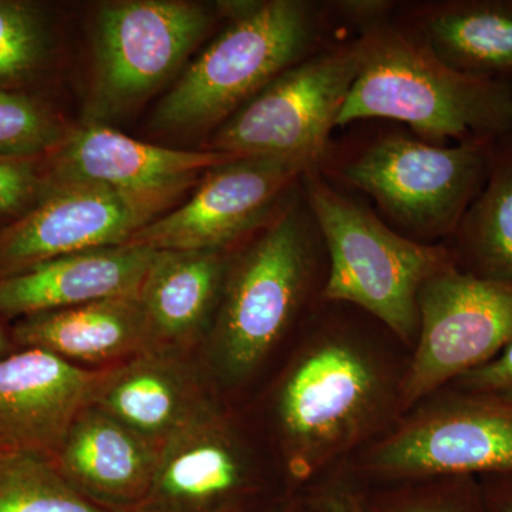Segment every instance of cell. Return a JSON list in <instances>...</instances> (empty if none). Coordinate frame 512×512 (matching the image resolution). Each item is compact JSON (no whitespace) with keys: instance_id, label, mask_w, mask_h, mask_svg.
<instances>
[{"instance_id":"7c38bea8","label":"cell","mask_w":512,"mask_h":512,"mask_svg":"<svg viewBox=\"0 0 512 512\" xmlns=\"http://www.w3.org/2000/svg\"><path fill=\"white\" fill-rule=\"evenodd\" d=\"M174 200L97 185L43 187L35 207L0 228V276L59 256L126 245Z\"/></svg>"},{"instance_id":"7a4b0ae2","label":"cell","mask_w":512,"mask_h":512,"mask_svg":"<svg viewBox=\"0 0 512 512\" xmlns=\"http://www.w3.org/2000/svg\"><path fill=\"white\" fill-rule=\"evenodd\" d=\"M217 9L228 25L157 104L151 127L158 133L220 127L275 77L325 47L323 3L234 0Z\"/></svg>"},{"instance_id":"ba28073f","label":"cell","mask_w":512,"mask_h":512,"mask_svg":"<svg viewBox=\"0 0 512 512\" xmlns=\"http://www.w3.org/2000/svg\"><path fill=\"white\" fill-rule=\"evenodd\" d=\"M201 3L117 0L103 3L94 25V76L87 124L126 116L163 86L212 23Z\"/></svg>"},{"instance_id":"5b68a950","label":"cell","mask_w":512,"mask_h":512,"mask_svg":"<svg viewBox=\"0 0 512 512\" xmlns=\"http://www.w3.org/2000/svg\"><path fill=\"white\" fill-rule=\"evenodd\" d=\"M392 399L382 365L360 340L342 332L312 339L276 389V430L289 474L308 480L362 443Z\"/></svg>"},{"instance_id":"277c9868","label":"cell","mask_w":512,"mask_h":512,"mask_svg":"<svg viewBox=\"0 0 512 512\" xmlns=\"http://www.w3.org/2000/svg\"><path fill=\"white\" fill-rule=\"evenodd\" d=\"M301 191L328 251L326 301L359 306L397 338L416 342L417 296L427 279L456 265L451 249L394 231L363 202L333 187L319 167L303 173Z\"/></svg>"},{"instance_id":"8992f818","label":"cell","mask_w":512,"mask_h":512,"mask_svg":"<svg viewBox=\"0 0 512 512\" xmlns=\"http://www.w3.org/2000/svg\"><path fill=\"white\" fill-rule=\"evenodd\" d=\"M494 144L437 146L384 134L346 161L340 174L413 239L426 242L456 232L487 181Z\"/></svg>"},{"instance_id":"603a6c76","label":"cell","mask_w":512,"mask_h":512,"mask_svg":"<svg viewBox=\"0 0 512 512\" xmlns=\"http://www.w3.org/2000/svg\"><path fill=\"white\" fill-rule=\"evenodd\" d=\"M0 512H111L67 483L52 460L32 454L0 456Z\"/></svg>"},{"instance_id":"e0dca14e","label":"cell","mask_w":512,"mask_h":512,"mask_svg":"<svg viewBox=\"0 0 512 512\" xmlns=\"http://www.w3.org/2000/svg\"><path fill=\"white\" fill-rule=\"evenodd\" d=\"M160 451L161 444L87 404L52 463L87 500L111 512H131L146 497Z\"/></svg>"},{"instance_id":"6da1fadb","label":"cell","mask_w":512,"mask_h":512,"mask_svg":"<svg viewBox=\"0 0 512 512\" xmlns=\"http://www.w3.org/2000/svg\"><path fill=\"white\" fill-rule=\"evenodd\" d=\"M360 69L338 127L359 120L407 124L437 146L494 144L512 134V84L456 72L392 16L359 29Z\"/></svg>"},{"instance_id":"4dcf8cb0","label":"cell","mask_w":512,"mask_h":512,"mask_svg":"<svg viewBox=\"0 0 512 512\" xmlns=\"http://www.w3.org/2000/svg\"><path fill=\"white\" fill-rule=\"evenodd\" d=\"M500 477V480L503 481L504 493H501L500 498L497 500V504H495V511L497 512H512V477Z\"/></svg>"},{"instance_id":"4316f807","label":"cell","mask_w":512,"mask_h":512,"mask_svg":"<svg viewBox=\"0 0 512 512\" xmlns=\"http://www.w3.org/2000/svg\"><path fill=\"white\" fill-rule=\"evenodd\" d=\"M453 384L457 389L512 400V343L487 365L471 370Z\"/></svg>"},{"instance_id":"2e32d148","label":"cell","mask_w":512,"mask_h":512,"mask_svg":"<svg viewBox=\"0 0 512 512\" xmlns=\"http://www.w3.org/2000/svg\"><path fill=\"white\" fill-rule=\"evenodd\" d=\"M214 402L188 353L148 349L100 370L89 404L163 446Z\"/></svg>"},{"instance_id":"9c48e42d","label":"cell","mask_w":512,"mask_h":512,"mask_svg":"<svg viewBox=\"0 0 512 512\" xmlns=\"http://www.w3.org/2000/svg\"><path fill=\"white\" fill-rule=\"evenodd\" d=\"M410 410L366 454L376 476L512 477V400L454 387Z\"/></svg>"},{"instance_id":"f546056e","label":"cell","mask_w":512,"mask_h":512,"mask_svg":"<svg viewBox=\"0 0 512 512\" xmlns=\"http://www.w3.org/2000/svg\"><path fill=\"white\" fill-rule=\"evenodd\" d=\"M319 512H353V510L348 498L343 495H330L320 505Z\"/></svg>"},{"instance_id":"ac0fdd59","label":"cell","mask_w":512,"mask_h":512,"mask_svg":"<svg viewBox=\"0 0 512 512\" xmlns=\"http://www.w3.org/2000/svg\"><path fill=\"white\" fill-rule=\"evenodd\" d=\"M156 252L126 244L59 256L0 276V318H26L137 292Z\"/></svg>"},{"instance_id":"7402d4cb","label":"cell","mask_w":512,"mask_h":512,"mask_svg":"<svg viewBox=\"0 0 512 512\" xmlns=\"http://www.w3.org/2000/svg\"><path fill=\"white\" fill-rule=\"evenodd\" d=\"M453 237L458 268L512 281V134L494 144L487 181Z\"/></svg>"},{"instance_id":"30bf717a","label":"cell","mask_w":512,"mask_h":512,"mask_svg":"<svg viewBox=\"0 0 512 512\" xmlns=\"http://www.w3.org/2000/svg\"><path fill=\"white\" fill-rule=\"evenodd\" d=\"M419 335L397 389L414 406L487 365L512 343V281L480 278L457 264L431 276L417 296Z\"/></svg>"},{"instance_id":"52a82bcc","label":"cell","mask_w":512,"mask_h":512,"mask_svg":"<svg viewBox=\"0 0 512 512\" xmlns=\"http://www.w3.org/2000/svg\"><path fill=\"white\" fill-rule=\"evenodd\" d=\"M360 69L356 39L325 46L266 84L215 130L210 150L320 165Z\"/></svg>"},{"instance_id":"44dd1931","label":"cell","mask_w":512,"mask_h":512,"mask_svg":"<svg viewBox=\"0 0 512 512\" xmlns=\"http://www.w3.org/2000/svg\"><path fill=\"white\" fill-rule=\"evenodd\" d=\"M407 25L456 72L512 84V0L429 3Z\"/></svg>"},{"instance_id":"9a60e30c","label":"cell","mask_w":512,"mask_h":512,"mask_svg":"<svg viewBox=\"0 0 512 512\" xmlns=\"http://www.w3.org/2000/svg\"><path fill=\"white\" fill-rule=\"evenodd\" d=\"M100 370L39 349L0 359V456L53 460L74 417L90 403Z\"/></svg>"},{"instance_id":"d4e9b609","label":"cell","mask_w":512,"mask_h":512,"mask_svg":"<svg viewBox=\"0 0 512 512\" xmlns=\"http://www.w3.org/2000/svg\"><path fill=\"white\" fill-rule=\"evenodd\" d=\"M67 131L39 100L0 90V157L37 160L55 151Z\"/></svg>"},{"instance_id":"cb8c5ba5","label":"cell","mask_w":512,"mask_h":512,"mask_svg":"<svg viewBox=\"0 0 512 512\" xmlns=\"http://www.w3.org/2000/svg\"><path fill=\"white\" fill-rule=\"evenodd\" d=\"M53 49L52 19L40 3L0 0V90L18 92L45 69Z\"/></svg>"},{"instance_id":"3957f363","label":"cell","mask_w":512,"mask_h":512,"mask_svg":"<svg viewBox=\"0 0 512 512\" xmlns=\"http://www.w3.org/2000/svg\"><path fill=\"white\" fill-rule=\"evenodd\" d=\"M319 245L318 225L295 191L252 244L231 259L205 339L212 372L222 382H245L284 339L311 293Z\"/></svg>"},{"instance_id":"1f68e13d","label":"cell","mask_w":512,"mask_h":512,"mask_svg":"<svg viewBox=\"0 0 512 512\" xmlns=\"http://www.w3.org/2000/svg\"><path fill=\"white\" fill-rule=\"evenodd\" d=\"M13 340L12 336H10V332L3 328L2 323H0V359L2 357L10 355L13 352Z\"/></svg>"},{"instance_id":"8fae6325","label":"cell","mask_w":512,"mask_h":512,"mask_svg":"<svg viewBox=\"0 0 512 512\" xmlns=\"http://www.w3.org/2000/svg\"><path fill=\"white\" fill-rule=\"evenodd\" d=\"M282 157H237L211 168L192 197L161 215L128 244L154 251H225L282 210L309 168Z\"/></svg>"},{"instance_id":"5bb4252c","label":"cell","mask_w":512,"mask_h":512,"mask_svg":"<svg viewBox=\"0 0 512 512\" xmlns=\"http://www.w3.org/2000/svg\"><path fill=\"white\" fill-rule=\"evenodd\" d=\"M251 474L247 443L214 402L161 446L146 497L131 512H228Z\"/></svg>"},{"instance_id":"f1b7e54d","label":"cell","mask_w":512,"mask_h":512,"mask_svg":"<svg viewBox=\"0 0 512 512\" xmlns=\"http://www.w3.org/2000/svg\"><path fill=\"white\" fill-rule=\"evenodd\" d=\"M390 512H468L463 505L453 503H421L394 508Z\"/></svg>"},{"instance_id":"d6986e66","label":"cell","mask_w":512,"mask_h":512,"mask_svg":"<svg viewBox=\"0 0 512 512\" xmlns=\"http://www.w3.org/2000/svg\"><path fill=\"white\" fill-rule=\"evenodd\" d=\"M231 258L225 251H157L138 289L154 349L188 353L207 339Z\"/></svg>"},{"instance_id":"484cf974","label":"cell","mask_w":512,"mask_h":512,"mask_svg":"<svg viewBox=\"0 0 512 512\" xmlns=\"http://www.w3.org/2000/svg\"><path fill=\"white\" fill-rule=\"evenodd\" d=\"M45 175L36 160L0 157V218L15 221L40 200Z\"/></svg>"},{"instance_id":"83f0119b","label":"cell","mask_w":512,"mask_h":512,"mask_svg":"<svg viewBox=\"0 0 512 512\" xmlns=\"http://www.w3.org/2000/svg\"><path fill=\"white\" fill-rule=\"evenodd\" d=\"M396 3L386 0H343L328 3L333 16L348 20L357 30L392 16Z\"/></svg>"},{"instance_id":"ffe728a7","label":"cell","mask_w":512,"mask_h":512,"mask_svg":"<svg viewBox=\"0 0 512 512\" xmlns=\"http://www.w3.org/2000/svg\"><path fill=\"white\" fill-rule=\"evenodd\" d=\"M10 336L20 349L45 350L73 365L123 362L154 349L138 291L20 318Z\"/></svg>"},{"instance_id":"4fadbf2b","label":"cell","mask_w":512,"mask_h":512,"mask_svg":"<svg viewBox=\"0 0 512 512\" xmlns=\"http://www.w3.org/2000/svg\"><path fill=\"white\" fill-rule=\"evenodd\" d=\"M218 151L153 146L124 136L106 124L70 131L49 154L45 187L97 185L136 195L177 200L211 168L234 160Z\"/></svg>"}]
</instances>
